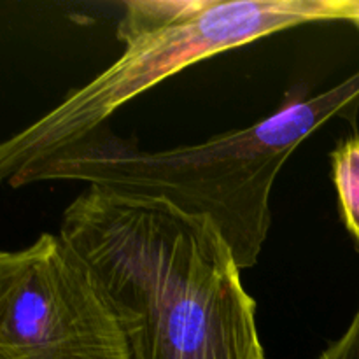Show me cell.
Wrapping results in <instances>:
<instances>
[{
    "instance_id": "3",
    "label": "cell",
    "mask_w": 359,
    "mask_h": 359,
    "mask_svg": "<svg viewBox=\"0 0 359 359\" xmlns=\"http://www.w3.org/2000/svg\"><path fill=\"white\" fill-rule=\"evenodd\" d=\"M353 0H126L125 51L0 146V179L56 156L104 128L123 105L219 53L316 21L347 20Z\"/></svg>"
},
{
    "instance_id": "5",
    "label": "cell",
    "mask_w": 359,
    "mask_h": 359,
    "mask_svg": "<svg viewBox=\"0 0 359 359\" xmlns=\"http://www.w3.org/2000/svg\"><path fill=\"white\" fill-rule=\"evenodd\" d=\"M332 179L340 203V216L359 245V135L346 137L330 153Z\"/></svg>"
},
{
    "instance_id": "6",
    "label": "cell",
    "mask_w": 359,
    "mask_h": 359,
    "mask_svg": "<svg viewBox=\"0 0 359 359\" xmlns=\"http://www.w3.org/2000/svg\"><path fill=\"white\" fill-rule=\"evenodd\" d=\"M318 359H359V307L346 333L323 351Z\"/></svg>"
},
{
    "instance_id": "4",
    "label": "cell",
    "mask_w": 359,
    "mask_h": 359,
    "mask_svg": "<svg viewBox=\"0 0 359 359\" xmlns=\"http://www.w3.org/2000/svg\"><path fill=\"white\" fill-rule=\"evenodd\" d=\"M0 359H130L111 304L62 235L0 255Z\"/></svg>"
},
{
    "instance_id": "7",
    "label": "cell",
    "mask_w": 359,
    "mask_h": 359,
    "mask_svg": "<svg viewBox=\"0 0 359 359\" xmlns=\"http://www.w3.org/2000/svg\"><path fill=\"white\" fill-rule=\"evenodd\" d=\"M347 21H351L359 30V0H353V9H351Z\"/></svg>"
},
{
    "instance_id": "1",
    "label": "cell",
    "mask_w": 359,
    "mask_h": 359,
    "mask_svg": "<svg viewBox=\"0 0 359 359\" xmlns=\"http://www.w3.org/2000/svg\"><path fill=\"white\" fill-rule=\"evenodd\" d=\"M60 235L93 272L130 359H266L255 298L209 216L88 186Z\"/></svg>"
},
{
    "instance_id": "2",
    "label": "cell",
    "mask_w": 359,
    "mask_h": 359,
    "mask_svg": "<svg viewBox=\"0 0 359 359\" xmlns=\"http://www.w3.org/2000/svg\"><path fill=\"white\" fill-rule=\"evenodd\" d=\"M359 72L337 86L284 102L272 116L202 144L140 149L107 126L56 156L11 177V188L79 181L123 195L163 198L188 214L209 216L241 269H252L272 224L277 174L309 135L333 118L356 119Z\"/></svg>"
}]
</instances>
